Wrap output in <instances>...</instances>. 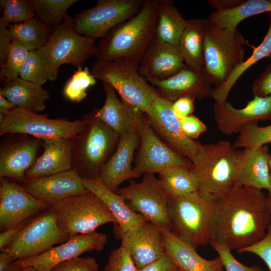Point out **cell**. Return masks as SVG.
<instances>
[{
  "label": "cell",
  "mask_w": 271,
  "mask_h": 271,
  "mask_svg": "<svg viewBox=\"0 0 271 271\" xmlns=\"http://www.w3.org/2000/svg\"><path fill=\"white\" fill-rule=\"evenodd\" d=\"M82 119L83 131L71 139L72 169L83 179H99L101 170L114 153L120 136L93 111Z\"/></svg>",
  "instance_id": "obj_3"
},
{
  "label": "cell",
  "mask_w": 271,
  "mask_h": 271,
  "mask_svg": "<svg viewBox=\"0 0 271 271\" xmlns=\"http://www.w3.org/2000/svg\"><path fill=\"white\" fill-rule=\"evenodd\" d=\"M173 102L158 96L145 115L152 128L169 147L196 164L203 145L188 137L183 131L179 119L172 109Z\"/></svg>",
  "instance_id": "obj_15"
},
{
  "label": "cell",
  "mask_w": 271,
  "mask_h": 271,
  "mask_svg": "<svg viewBox=\"0 0 271 271\" xmlns=\"http://www.w3.org/2000/svg\"><path fill=\"white\" fill-rule=\"evenodd\" d=\"M252 92L254 95L260 97L271 96V63L253 82Z\"/></svg>",
  "instance_id": "obj_48"
},
{
  "label": "cell",
  "mask_w": 271,
  "mask_h": 271,
  "mask_svg": "<svg viewBox=\"0 0 271 271\" xmlns=\"http://www.w3.org/2000/svg\"><path fill=\"white\" fill-rule=\"evenodd\" d=\"M191 168H174L159 174L158 179L168 196H180L198 192L197 180Z\"/></svg>",
  "instance_id": "obj_36"
},
{
  "label": "cell",
  "mask_w": 271,
  "mask_h": 271,
  "mask_svg": "<svg viewBox=\"0 0 271 271\" xmlns=\"http://www.w3.org/2000/svg\"><path fill=\"white\" fill-rule=\"evenodd\" d=\"M19 77L24 80L42 85L47 81L37 51L29 52L21 67Z\"/></svg>",
  "instance_id": "obj_42"
},
{
  "label": "cell",
  "mask_w": 271,
  "mask_h": 271,
  "mask_svg": "<svg viewBox=\"0 0 271 271\" xmlns=\"http://www.w3.org/2000/svg\"><path fill=\"white\" fill-rule=\"evenodd\" d=\"M24 271H37L35 268L32 267H25L22 268Z\"/></svg>",
  "instance_id": "obj_57"
},
{
  "label": "cell",
  "mask_w": 271,
  "mask_h": 271,
  "mask_svg": "<svg viewBox=\"0 0 271 271\" xmlns=\"http://www.w3.org/2000/svg\"><path fill=\"white\" fill-rule=\"evenodd\" d=\"M209 244L217 252L225 271H264L258 266H246L237 260L227 246L215 241H211Z\"/></svg>",
  "instance_id": "obj_44"
},
{
  "label": "cell",
  "mask_w": 271,
  "mask_h": 271,
  "mask_svg": "<svg viewBox=\"0 0 271 271\" xmlns=\"http://www.w3.org/2000/svg\"><path fill=\"white\" fill-rule=\"evenodd\" d=\"M206 19L187 20L179 48L186 65L194 70L204 68V36Z\"/></svg>",
  "instance_id": "obj_31"
},
{
  "label": "cell",
  "mask_w": 271,
  "mask_h": 271,
  "mask_svg": "<svg viewBox=\"0 0 271 271\" xmlns=\"http://www.w3.org/2000/svg\"><path fill=\"white\" fill-rule=\"evenodd\" d=\"M158 1H144L136 14L100 39L97 44L96 60L125 58L139 65L155 36Z\"/></svg>",
  "instance_id": "obj_2"
},
{
  "label": "cell",
  "mask_w": 271,
  "mask_h": 271,
  "mask_svg": "<svg viewBox=\"0 0 271 271\" xmlns=\"http://www.w3.org/2000/svg\"><path fill=\"white\" fill-rule=\"evenodd\" d=\"M186 66L178 47L162 42L155 36L139 64L138 70L149 81L168 79Z\"/></svg>",
  "instance_id": "obj_22"
},
{
  "label": "cell",
  "mask_w": 271,
  "mask_h": 271,
  "mask_svg": "<svg viewBox=\"0 0 271 271\" xmlns=\"http://www.w3.org/2000/svg\"><path fill=\"white\" fill-rule=\"evenodd\" d=\"M269 187L268 189V195L267 197V199L271 208V153H270L269 159Z\"/></svg>",
  "instance_id": "obj_56"
},
{
  "label": "cell",
  "mask_w": 271,
  "mask_h": 271,
  "mask_svg": "<svg viewBox=\"0 0 271 271\" xmlns=\"http://www.w3.org/2000/svg\"><path fill=\"white\" fill-rule=\"evenodd\" d=\"M238 253L249 252L260 258L271 271V229L268 227L265 236L256 243L237 251Z\"/></svg>",
  "instance_id": "obj_46"
},
{
  "label": "cell",
  "mask_w": 271,
  "mask_h": 271,
  "mask_svg": "<svg viewBox=\"0 0 271 271\" xmlns=\"http://www.w3.org/2000/svg\"><path fill=\"white\" fill-rule=\"evenodd\" d=\"M50 207L31 195L22 185L0 178L1 232L37 216Z\"/></svg>",
  "instance_id": "obj_18"
},
{
  "label": "cell",
  "mask_w": 271,
  "mask_h": 271,
  "mask_svg": "<svg viewBox=\"0 0 271 271\" xmlns=\"http://www.w3.org/2000/svg\"><path fill=\"white\" fill-rule=\"evenodd\" d=\"M142 0H98L93 7L73 18V27L79 35L101 39L112 29L136 14Z\"/></svg>",
  "instance_id": "obj_12"
},
{
  "label": "cell",
  "mask_w": 271,
  "mask_h": 271,
  "mask_svg": "<svg viewBox=\"0 0 271 271\" xmlns=\"http://www.w3.org/2000/svg\"><path fill=\"white\" fill-rule=\"evenodd\" d=\"M0 146V178L26 182L25 174L36 161L42 141L24 134H10Z\"/></svg>",
  "instance_id": "obj_17"
},
{
  "label": "cell",
  "mask_w": 271,
  "mask_h": 271,
  "mask_svg": "<svg viewBox=\"0 0 271 271\" xmlns=\"http://www.w3.org/2000/svg\"><path fill=\"white\" fill-rule=\"evenodd\" d=\"M270 219L271 208L262 190L235 184L215 201L211 241L238 251L261 240Z\"/></svg>",
  "instance_id": "obj_1"
},
{
  "label": "cell",
  "mask_w": 271,
  "mask_h": 271,
  "mask_svg": "<svg viewBox=\"0 0 271 271\" xmlns=\"http://www.w3.org/2000/svg\"><path fill=\"white\" fill-rule=\"evenodd\" d=\"M35 217L2 232L0 234V249L5 248Z\"/></svg>",
  "instance_id": "obj_52"
},
{
  "label": "cell",
  "mask_w": 271,
  "mask_h": 271,
  "mask_svg": "<svg viewBox=\"0 0 271 271\" xmlns=\"http://www.w3.org/2000/svg\"><path fill=\"white\" fill-rule=\"evenodd\" d=\"M168 201L171 230L196 249L209 243L212 237L215 201L196 192L168 196Z\"/></svg>",
  "instance_id": "obj_4"
},
{
  "label": "cell",
  "mask_w": 271,
  "mask_h": 271,
  "mask_svg": "<svg viewBox=\"0 0 271 271\" xmlns=\"http://www.w3.org/2000/svg\"><path fill=\"white\" fill-rule=\"evenodd\" d=\"M13 261V258L9 254L1 250L0 271H9Z\"/></svg>",
  "instance_id": "obj_55"
},
{
  "label": "cell",
  "mask_w": 271,
  "mask_h": 271,
  "mask_svg": "<svg viewBox=\"0 0 271 271\" xmlns=\"http://www.w3.org/2000/svg\"><path fill=\"white\" fill-rule=\"evenodd\" d=\"M9 271H24L23 268H12L11 266V267L10 268V269L9 270Z\"/></svg>",
  "instance_id": "obj_58"
},
{
  "label": "cell",
  "mask_w": 271,
  "mask_h": 271,
  "mask_svg": "<svg viewBox=\"0 0 271 271\" xmlns=\"http://www.w3.org/2000/svg\"><path fill=\"white\" fill-rule=\"evenodd\" d=\"M236 155L228 141L203 145L199 159L191 168L200 195L215 201L235 185Z\"/></svg>",
  "instance_id": "obj_6"
},
{
  "label": "cell",
  "mask_w": 271,
  "mask_h": 271,
  "mask_svg": "<svg viewBox=\"0 0 271 271\" xmlns=\"http://www.w3.org/2000/svg\"><path fill=\"white\" fill-rule=\"evenodd\" d=\"M248 44L237 29H221L206 19L204 69L215 87L224 83L232 71L244 61L245 47Z\"/></svg>",
  "instance_id": "obj_8"
},
{
  "label": "cell",
  "mask_w": 271,
  "mask_h": 271,
  "mask_svg": "<svg viewBox=\"0 0 271 271\" xmlns=\"http://www.w3.org/2000/svg\"><path fill=\"white\" fill-rule=\"evenodd\" d=\"M267 58L271 59V54Z\"/></svg>",
  "instance_id": "obj_59"
},
{
  "label": "cell",
  "mask_w": 271,
  "mask_h": 271,
  "mask_svg": "<svg viewBox=\"0 0 271 271\" xmlns=\"http://www.w3.org/2000/svg\"><path fill=\"white\" fill-rule=\"evenodd\" d=\"M104 271H138L127 247L121 243L112 249L108 256Z\"/></svg>",
  "instance_id": "obj_43"
},
{
  "label": "cell",
  "mask_w": 271,
  "mask_h": 271,
  "mask_svg": "<svg viewBox=\"0 0 271 271\" xmlns=\"http://www.w3.org/2000/svg\"><path fill=\"white\" fill-rule=\"evenodd\" d=\"M165 252L177 267L183 271H223L219 257L207 259L200 256L196 249L185 242L171 230L159 228Z\"/></svg>",
  "instance_id": "obj_27"
},
{
  "label": "cell",
  "mask_w": 271,
  "mask_h": 271,
  "mask_svg": "<svg viewBox=\"0 0 271 271\" xmlns=\"http://www.w3.org/2000/svg\"><path fill=\"white\" fill-rule=\"evenodd\" d=\"M3 15L0 22L6 25L24 22L35 17L30 0H1Z\"/></svg>",
  "instance_id": "obj_41"
},
{
  "label": "cell",
  "mask_w": 271,
  "mask_h": 271,
  "mask_svg": "<svg viewBox=\"0 0 271 271\" xmlns=\"http://www.w3.org/2000/svg\"><path fill=\"white\" fill-rule=\"evenodd\" d=\"M265 12H271L270 0H248L230 9L215 11L206 19L218 28L234 31L244 20Z\"/></svg>",
  "instance_id": "obj_32"
},
{
  "label": "cell",
  "mask_w": 271,
  "mask_h": 271,
  "mask_svg": "<svg viewBox=\"0 0 271 271\" xmlns=\"http://www.w3.org/2000/svg\"><path fill=\"white\" fill-rule=\"evenodd\" d=\"M69 238L60 228L55 213L50 207L35 216L1 250L15 261L42 254Z\"/></svg>",
  "instance_id": "obj_10"
},
{
  "label": "cell",
  "mask_w": 271,
  "mask_h": 271,
  "mask_svg": "<svg viewBox=\"0 0 271 271\" xmlns=\"http://www.w3.org/2000/svg\"><path fill=\"white\" fill-rule=\"evenodd\" d=\"M117 193L132 210L146 221L171 230L168 196L154 174L144 175L139 183L130 181Z\"/></svg>",
  "instance_id": "obj_13"
},
{
  "label": "cell",
  "mask_w": 271,
  "mask_h": 271,
  "mask_svg": "<svg viewBox=\"0 0 271 271\" xmlns=\"http://www.w3.org/2000/svg\"><path fill=\"white\" fill-rule=\"evenodd\" d=\"M179 121L184 133L192 140L198 138L207 130L205 123L192 114L179 120Z\"/></svg>",
  "instance_id": "obj_47"
},
{
  "label": "cell",
  "mask_w": 271,
  "mask_h": 271,
  "mask_svg": "<svg viewBox=\"0 0 271 271\" xmlns=\"http://www.w3.org/2000/svg\"><path fill=\"white\" fill-rule=\"evenodd\" d=\"M16 107L15 104L0 94V114L6 115Z\"/></svg>",
  "instance_id": "obj_54"
},
{
  "label": "cell",
  "mask_w": 271,
  "mask_h": 271,
  "mask_svg": "<svg viewBox=\"0 0 271 271\" xmlns=\"http://www.w3.org/2000/svg\"><path fill=\"white\" fill-rule=\"evenodd\" d=\"M138 66L125 58L96 60L90 71L96 79L109 84L122 100L146 113L160 95L140 74Z\"/></svg>",
  "instance_id": "obj_7"
},
{
  "label": "cell",
  "mask_w": 271,
  "mask_h": 271,
  "mask_svg": "<svg viewBox=\"0 0 271 271\" xmlns=\"http://www.w3.org/2000/svg\"><path fill=\"white\" fill-rule=\"evenodd\" d=\"M217 128L222 133H239L247 125L260 120H271V96L254 95L243 108L234 107L227 100L215 101L213 107Z\"/></svg>",
  "instance_id": "obj_19"
},
{
  "label": "cell",
  "mask_w": 271,
  "mask_h": 271,
  "mask_svg": "<svg viewBox=\"0 0 271 271\" xmlns=\"http://www.w3.org/2000/svg\"><path fill=\"white\" fill-rule=\"evenodd\" d=\"M269 14V25L262 41L257 47H253L252 54L232 71L224 83L212 89L210 97L215 101L227 100L231 88L239 78L251 66L271 54V12Z\"/></svg>",
  "instance_id": "obj_34"
},
{
  "label": "cell",
  "mask_w": 271,
  "mask_h": 271,
  "mask_svg": "<svg viewBox=\"0 0 271 271\" xmlns=\"http://www.w3.org/2000/svg\"><path fill=\"white\" fill-rule=\"evenodd\" d=\"M139 129H133L120 136L114 153L101 170L99 180L114 192L122 182L134 178L132 163L140 142Z\"/></svg>",
  "instance_id": "obj_24"
},
{
  "label": "cell",
  "mask_w": 271,
  "mask_h": 271,
  "mask_svg": "<svg viewBox=\"0 0 271 271\" xmlns=\"http://www.w3.org/2000/svg\"><path fill=\"white\" fill-rule=\"evenodd\" d=\"M0 94L17 107L36 113L44 110L45 102L50 98L49 92L42 85L19 77L4 85L0 89Z\"/></svg>",
  "instance_id": "obj_30"
},
{
  "label": "cell",
  "mask_w": 271,
  "mask_h": 271,
  "mask_svg": "<svg viewBox=\"0 0 271 271\" xmlns=\"http://www.w3.org/2000/svg\"><path fill=\"white\" fill-rule=\"evenodd\" d=\"M96 79L88 67L78 68L66 83L63 95L72 102H79L86 97L87 89L95 84Z\"/></svg>",
  "instance_id": "obj_38"
},
{
  "label": "cell",
  "mask_w": 271,
  "mask_h": 271,
  "mask_svg": "<svg viewBox=\"0 0 271 271\" xmlns=\"http://www.w3.org/2000/svg\"><path fill=\"white\" fill-rule=\"evenodd\" d=\"M29 51L22 44L12 41L11 48L3 65L1 66V82L6 85L19 77L21 67Z\"/></svg>",
  "instance_id": "obj_40"
},
{
  "label": "cell",
  "mask_w": 271,
  "mask_h": 271,
  "mask_svg": "<svg viewBox=\"0 0 271 271\" xmlns=\"http://www.w3.org/2000/svg\"><path fill=\"white\" fill-rule=\"evenodd\" d=\"M138 269L166 254L159 227L146 221L119 236Z\"/></svg>",
  "instance_id": "obj_23"
},
{
  "label": "cell",
  "mask_w": 271,
  "mask_h": 271,
  "mask_svg": "<svg viewBox=\"0 0 271 271\" xmlns=\"http://www.w3.org/2000/svg\"><path fill=\"white\" fill-rule=\"evenodd\" d=\"M12 41L8 26L0 22V66L4 63L11 48Z\"/></svg>",
  "instance_id": "obj_51"
},
{
  "label": "cell",
  "mask_w": 271,
  "mask_h": 271,
  "mask_svg": "<svg viewBox=\"0 0 271 271\" xmlns=\"http://www.w3.org/2000/svg\"><path fill=\"white\" fill-rule=\"evenodd\" d=\"M35 18L51 30L60 25L78 0H30Z\"/></svg>",
  "instance_id": "obj_37"
},
{
  "label": "cell",
  "mask_w": 271,
  "mask_h": 271,
  "mask_svg": "<svg viewBox=\"0 0 271 271\" xmlns=\"http://www.w3.org/2000/svg\"><path fill=\"white\" fill-rule=\"evenodd\" d=\"M148 82L156 87L161 96L172 102L184 97L202 100L210 97L213 89L204 68L194 70L187 66L168 79Z\"/></svg>",
  "instance_id": "obj_21"
},
{
  "label": "cell",
  "mask_w": 271,
  "mask_h": 271,
  "mask_svg": "<svg viewBox=\"0 0 271 271\" xmlns=\"http://www.w3.org/2000/svg\"><path fill=\"white\" fill-rule=\"evenodd\" d=\"M99 269V264L95 258L78 256L57 264L50 271H98Z\"/></svg>",
  "instance_id": "obj_45"
},
{
  "label": "cell",
  "mask_w": 271,
  "mask_h": 271,
  "mask_svg": "<svg viewBox=\"0 0 271 271\" xmlns=\"http://www.w3.org/2000/svg\"><path fill=\"white\" fill-rule=\"evenodd\" d=\"M84 187L99 197L106 205L117 221L115 227L118 236L146 220L134 212L118 193L105 187L99 179H83Z\"/></svg>",
  "instance_id": "obj_29"
},
{
  "label": "cell",
  "mask_w": 271,
  "mask_h": 271,
  "mask_svg": "<svg viewBox=\"0 0 271 271\" xmlns=\"http://www.w3.org/2000/svg\"><path fill=\"white\" fill-rule=\"evenodd\" d=\"M244 1L243 0H209L208 1V3L215 10V11H222L236 7Z\"/></svg>",
  "instance_id": "obj_53"
},
{
  "label": "cell",
  "mask_w": 271,
  "mask_h": 271,
  "mask_svg": "<svg viewBox=\"0 0 271 271\" xmlns=\"http://www.w3.org/2000/svg\"><path fill=\"white\" fill-rule=\"evenodd\" d=\"M95 40L77 34L73 27V18L67 15L53 30L46 44L37 51L46 80H55L63 64L82 68L90 57L96 54Z\"/></svg>",
  "instance_id": "obj_5"
},
{
  "label": "cell",
  "mask_w": 271,
  "mask_h": 271,
  "mask_svg": "<svg viewBox=\"0 0 271 271\" xmlns=\"http://www.w3.org/2000/svg\"><path fill=\"white\" fill-rule=\"evenodd\" d=\"M8 28L12 41L18 42L29 52L37 51L43 47L53 31L35 17L24 22L10 24Z\"/></svg>",
  "instance_id": "obj_35"
},
{
  "label": "cell",
  "mask_w": 271,
  "mask_h": 271,
  "mask_svg": "<svg viewBox=\"0 0 271 271\" xmlns=\"http://www.w3.org/2000/svg\"><path fill=\"white\" fill-rule=\"evenodd\" d=\"M187 23L169 0H159L155 36L160 41L179 47V41Z\"/></svg>",
  "instance_id": "obj_33"
},
{
  "label": "cell",
  "mask_w": 271,
  "mask_h": 271,
  "mask_svg": "<svg viewBox=\"0 0 271 271\" xmlns=\"http://www.w3.org/2000/svg\"><path fill=\"white\" fill-rule=\"evenodd\" d=\"M177 269L173 260L166 253L158 260L138 269V271H176Z\"/></svg>",
  "instance_id": "obj_50"
},
{
  "label": "cell",
  "mask_w": 271,
  "mask_h": 271,
  "mask_svg": "<svg viewBox=\"0 0 271 271\" xmlns=\"http://www.w3.org/2000/svg\"><path fill=\"white\" fill-rule=\"evenodd\" d=\"M48 116L17 107L5 115L0 123V136L24 134L42 141L69 139L81 133L84 128L82 119L70 121Z\"/></svg>",
  "instance_id": "obj_11"
},
{
  "label": "cell",
  "mask_w": 271,
  "mask_h": 271,
  "mask_svg": "<svg viewBox=\"0 0 271 271\" xmlns=\"http://www.w3.org/2000/svg\"><path fill=\"white\" fill-rule=\"evenodd\" d=\"M269 156L267 145L237 150L235 184L268 190Z\"/></svg>",
  "instance_id": "obj_26"
},
{
  "label": "cell",
  "mask_w": 271,
  "mask_h": 271,
  "mask_svg": "<svg viewBox=\"0 0 271 271\" xmlns=\"http://www.w3.org/2000/svg\"><path fill=\"white\" fill-rule=\"evenodd\" d=\"M43 152L26 173V181L72 169L71 139L42 141Z\"/></svg>",
  "instance_id": "obj_28"
},
{
  "label": "cell",
  "mask_w": 271,
  "mask_h": 271,
  "mask_svg": "<svg viewBox=\"0 0 271 271\" xmlns=\"http://www.w3.org/2000/svg\"><path fill=\"white\" fill-rule=\"evenodd\" d=\"M176 271H183V270H182L178 268V269L176 270Z\"/></svg>",
  "instance_id": "obj_61"
},
{
  "label": "cell",
  "mask_w": 271,
  "mask_h": 271,
  "mask_svg": "<svg viewBox=\"0 0 271 271\" xmlns=\"http://www.w3.org/2000/svg\"><path fill=\"white\" fill-rule=\"evenodd\" d=\"M60 228L70 237L96 231L99 226L113 223L116 219L104 202L88 191L51 206Z\"/></svg>",
  "instance_id": "obj_9"
},
{
  "label": "cell",
  "mask_w": 271,
  "mask_h": 271,
  "mask_svg": "<svg viewBox=\"0 0 271 271\" xmlns=\"http://www.w3.org/2000/svg\"><path fill=\"white\" fill-rule=\"evenodd\" d=\"M140 142L133 167L134 178L142 175L160 174L174 168H191L193 164L180 155L157 134L145 115L139 129Z\"/></svg>",
  "instance_id": "obj_14"
},
{
  "label": "cell",
  "mask_w": 271,
  "mask_h": 271,
  "mask_svg": "<svg viewBox=\"0 0 271 271\" xmlns=\"http://www.w3.org/2000/svg\"><path fill=\"white\" fill-rule=\"evenodd\" d=\"M269 227L271 229V219H270V225H269Z\"/></svg>",
  "instance_id": "obj_60"
},
{
  "label": "cell",
  "mask_w": 271,
  "mask_h": 271,
  "mask_svg": "<svg viewBox=\"0 0 271 271\" xmlns=\"http://www.w3.org/2000/svg\"><path fill=\"white\" fill-rule=\"evenodd\" d=\"M107 242L103 233L93 232L71 236L65 242L39 255L14 261L12 268L32 267L37 271H50L57 264L80 256L84 252L100 251Z\"/></svg>",
  "instance_id": "obj_16"
},
{
  "label": "cell",
  "mask_w": 271,
  "mask_h": 271,
  "mask_svg": "<svg viewBox=\"0 0 271 271\" xmlns=\"http://www.w3.org/2000/svg\"><path fill=\"white\" fill-rule=\"evenodd\" d=\"M195 100L191 97H184L173 102L172 110L179 120L191 115L194 109Z\"/></svg>",
  "instance_id": "obj_49"
},
{
  "label": "cell",
  "mask_w": 271,
  "mask_h": 271,
  "mask_svg": "<svg viewBox=\"0 0 271 271\" xmlns=\"http://www.w3.org/2000/svg\"><path fill=\"white\" fill-rule=\"evenodd\" d=\"M22 185L33 196L50 206L88 192L83 185V178L73 169L27 180Z\"/></svg>",
  "instance_id": "obj_20"
},
{
  "label": "cell",
  "mask_w": 271,
  "mask_h": 271,
  "mask_svg": "<svg viewBox=\"0 0 271 271\" xmlns=\"http://www.w3.org/2000/svg\"><path fill=\"white\" fill-rule=\"evenodd\" d=\"M102 83L105 99L101 108L94 109L95 115L119 136L133 129H140L145 113L119 99L109 84Z\"/></svg>",
  "instance_id": "obj_25"
},
{
  "label": "cell",
  "mask_w": 271,
  "mask_h": 271,
  "mask_svg": "<svg viewBox=\"0 0 271 271\" xmlns=\"http://www.w3.org/2000/svg\"><path fill=\"white\" fill-rule=\"evenodd\" d=\"M271 143V124L260 126L257 122L245 126L239 133L233 146L235 149H256Z\"/></svg>",
  "instance_id": "obj_39"
}]
</instances>
